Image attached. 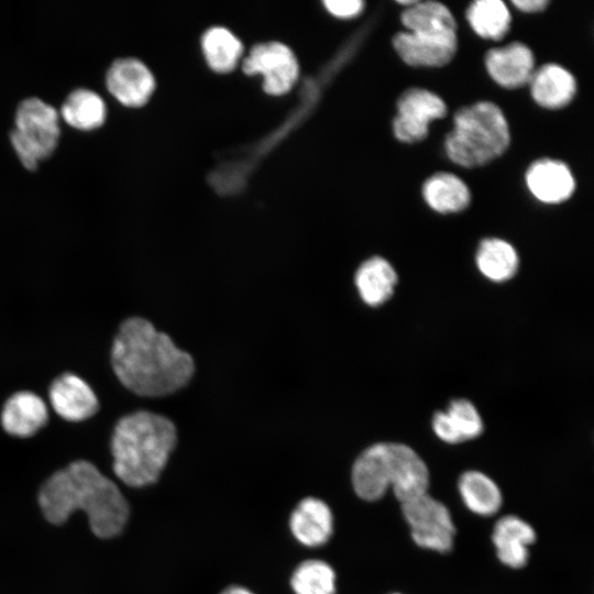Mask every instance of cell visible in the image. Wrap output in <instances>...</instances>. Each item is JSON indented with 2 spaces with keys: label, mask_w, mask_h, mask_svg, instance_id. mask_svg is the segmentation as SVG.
Masks as SVG:
<instances>
[{
  "label": "cell",
  "mask_w": 594,
  "mask_h": 594,
  "mask_svg": "<svg viewBox=\"0 0 594 594\" xmlns=\"http://www.w3.org/2000/svg\"><path fill=\"white\" fill-rule=\"evenodd\" d=\"M111 365L123 386L145 397L178 391L195 372L191 355L141 317L121 323L111 348Z\"/></svg>",
  "instance_id": "6da1fadb"
},
{
  "label": "cell",
  "mask_w": 594,
  "mask_h": 594,
  "mask_svg": "<svg viewBox=\"0 0 594 594\" xmlns=\"http://www.w3.org/2000/svg\"><path fill=\"white\" fill-rule=\"evenodd\" d=\"M38 505L53 525L64 524L76 510L85 512L91 531L102 539L120 535L130 513L116 483L86 460L53 473L40 488Z\"/></svg>",
  "instance_id": "7a4b0ae2"
},
{
  "label": "cell",
  "mask_w": 594,
  "mask_h": 594,
  "mask_svg": "<svg viewBox=\"0 0 594 594\" xmlns=\"http://www.w3.org/2000/svg\"><path fill=\"white\" fill-rule=\"evenodd\" d=\"M177 442L174 422L165 416L140 410L123 416L111 437L112 469L127 485L155 483Z\"/></svg>",
  "instance_id": "3957f363"
},
{
  "label": "cell",
  "mask_w": 594,
  "mask_h": 594,
  "mask_svg": "<svg viewBox=\"0 0 594 594\" xmlns=\"http://www.w3.org/2000/svg\"><path fill=\"white\" fill-rule=\"evenodd\" d=\"M355 494L369 502L382 498L392 487L402 503L428 493L429 471L424 460L408 446L378 442L355 460L352 473Z\"/></svg>",
  "instance_id": "277c9868"
},
{
  "label": "cell",
  "mask_w": 594,
  "mask_h": 594,
  "mask_svg": "<svg viewBox=\"0 0 594 594\" xmlns=\"http://www.w3.org/2000/svg\"><path fill=\"white\" fill-rule=\"evenodd\" d=\"M509 143V128L503 111L493 102L480 101L455 112L444 147L453 163L476 167L503 155Z\"/></svg>",
  "instance_id": "5b68a950"
},
{
  "label": "cell",
  "mask_w": 594,
  "mask_h": 594,
  "mask_svg": "<svg viewBox=\"0 0 594 594\" xmlns=\"http://www.w3.org/2000/svg\"><path fill=\"white\" fill-rule=\"evenodd\" d=\"M59 133V113L54 106L38 97H28L19 103L10 141L26 168L34 169L52 154Z\"/></svg>",
  "instance_id": "8992f818"
},
{
  "label": "cell",
  "mask_w": 594,
  "mask_h": 594,
  "mask_svg": "<svg viewBox=\"0 0 594 594\" xmlns=\"http://www.w3.org/2000/svg\"><path fill=\"white\" fill-rule=\"evenodd\" d=\"M402 512L418 547L440 553L452 550L455 527L444 504L425 493L402 503Z\"/></svg>",
  "instance_id": "52a82bcc"
},
{
  "label": "cell",
  "mask_w": 594,
  "mask_h": 594,
  "mask_svg": "<svg viewBox=\"0 0 594 594\" xmlns=\"http://www.w3.org/2000/svg\"><path fill=\"white\" fill-rule=\"evenodd\" d=\"M398 56L409 66L441 67L457 53V30L441 26H416L393 37Z\"/></svg>",
  "instance_id": "ba28073f"
},
{
  "label": "cell",
  "mask_w": 594,
  "mask_h": 594,
  "mask_svg": "<svg viewBox=\"0 0 594 594\" xmlns=\"http://www.w3.org/2000/svg\"><path fill=\"white\" fill-rule=\"evenodd\" d=\"M397 113L393 120V131L397 140L415 143L424 140L431 121L441 119L447 113L444 101L436 94L410 88L397 101Z\"/></svg>",
  "instance_id": "9c48e42d"
},
{
  "label": "cell",
  "mask_w": 594,
  "mask_h": 594,
  "mask_svg": "<svg viewBox=\"0 0 594 594\" xmlns=\"http://www.w3.org/2000/svg\"><path fill=\"white\" fill-rule=\"evenodd\" d=\"M243 70L249 75L261 74L263 88L271 95L287 92L298 77L294 53L278 42L255 45L243 61Z\"/></svg>",
  "instance_id": "30bf717a"
},
{
  "label": "cell",
  "mask_w": 594,
  "mask_h": 594,
  "mask_svg": "<svg viewBox=\"0 0 594 594\" xmlns=\"http://www.w3.org/2000/svg\"><path fill=\"white\" fill-rule=\"evenodd\" d=\"M106 86L121 103L138 107L144 105L152 96L155 79L142 61L135 57H121L109 66Z\"/></svg>",
  "instance_id": "8fae6325"
},
{
  "label": "cell",
  "mask_w": 594,
  "mask_h": 594,
  "mask_svg": "<svg viewBox=\"0 0 594 594\" xmlns=\"http://www.w3.org/2000/svg\"><path fill=\"white\" fill-rule=\"evenodd\" d=\"M50 402L57 415L68 421H82L99 409L98 398L81 377L64 373L50 386Z\"/></svg>",
  "instance_id": "7c38bea8"
},
{
  "label": "cell",
  "mask_w": 594,
  "mask_h": 594,
  "mask_svg": "<svg viewBox=\"0 0 594 594\" xmlns=\"http://www.w3.org/2000/svg\"><path fill=\"white\" fill-rule=\"evenodd\" d=\"M485 66L491 78L504 88L515 89L529 84L535 72L531 50L520 42L490 50Z\"/></svg>",
  "instance_id": "4fadbf2b"
},
{
  "label": "cell",
  "mask_w": 594,
  "mask_h": 594,
  "mask_svg": "<svg viewBox=\"0 0 594 594\" xmlns=\"http://www.w3.org/2000/svg\"><path fill=\"white\" fill-rule=\"evenodd\" d=\"M536 538L532 526L515 515L499 518L492 534L498 560L512 569H520L527 564L528 547L536 541Z\"/></svg>",
  "instance_id": "5bb4252c"
},
{
  "label": "cell",
  "mask_w": 594,
  "mask_h": 594,
  "mask_svg": "<svg viewBox=\"0 0 594 594\" xmlns=\"http://www.w3.org/2000/svg\"><path fill=\"white\" fill-rule=\"evenodd\" d=\"M527 187L544 204H559L571 197L575 182L570 168L558 160L541 158L526 173Z\"/></svg>",
  "instance_id": "9a60e30c"
},
{
  "label": "cell",
  "mask_w": 594,
  "mask_h": 594,
  "mask_svg": "<svg viewBox=\"0 0 594 594\" xmlns=\"http://www.w3.org/2000/svg\"><path fill=\"white\" fill-rule=\"evenodd\" d=\"M48 420L45 402L36 394L21 391L11 395L1 411V425L13 437L29 438Z\"/></svg>",
  "instance_id": "2e32d148"
},
{
  "label": "cell",
  "mask_w": 594,
  "mask_h": 594,
  "mask_svg": "<svg viewBox=\"0 0 594 594\" xmlns=\"http://www.w3.org/2000/svg\"><path fill=\"white\" fill-rule=\"evenodd\" d=\"M290 530L305 546L316 547L326 543L332 535L333 517L331 509L315 497L302 499L290 516Z\"/></svg>",
  "instance_id": "e0dca14e"
},
{
  "label": "cell",
  "mask_w": 594,
  "mask_h": 594,
  "mask_svg": "<svg viewBox=\"0 0 594 594\" xmlns=\"http://www.w3.org/2000/svg\"><path fill=\"white\" fill-rule=\"evenodd\" d=\"M432 428L439 439L455 444L477 438L483 431V422L475 406L461 398L452 400L448 411L433 415Z\"/></svg>",
  "instance_id": "ac0fdd59"
},
{
  "label": "cell",
  "mask_w": 594,
  "mask_h": 594,
  "mask_svg": "<svg viewBox=\"0 0 594 594\" xmlns=\"http://www.w3.org/2000/svg\"><path fill=\"white\" fill-rule=\"evenodd\" d=\"M529 84L534 100L547 109L566 106L576 92L573 75L557 64H546L535 70Z\"/></svg>",
  "instance_id": "d6986e66"
},
{
  "label": "cell",
  "mask_w": 594,
  "mask_h": 594,
  "mask_svg": "<svg viewBox=\"0 0 594 594\" xmlns=\"http://www.w3.org/2000/svg\"><path fill=\"white\" fill-rule=\"evenodd\" d=\"M397 274L393 266L381 256L363 262L355 273V286L362 300L369 306L384 304L394 293Z\"/></svg>",
  "instance_id": "ffe728a7"
},
{
  "label": "cell",
  "mask_w": 594,
  "mask_h": 594,
  "mask_svg": "<svg viewBox=\"0 0 594 594\" xmlns=\"http://www.w3.org/2000/svg\"><path fill=\"white\" fill-rule=\"evenodd\" d=\"M422 196L431 209L440 213L459 212L471 201L466 184L451 173H437L422 186Z\"/></svg>",
  "instance_id": "44dd1931"
},
{
  "label": "cell",
  "mask_w": 594,
  "mask_h": 594,
  "mask_svg": "<svg viewBox=\"0 0 594 594\" xmlns=\"http://www.w3.org/2000/svg\"><path fill=\"white\" fill-rule=\"evenodd\" d=\"M458 490L466 508L480 516L496 514L503 504L498 485L480 471L472 470L461 474Z\"/></svg>",
  "instance_id": "7402d4cb"
},
{
  "label": "cell",
  "mask_w": 594,
  "mask_h": 594,
  "mask_svg": "<svg viewBox=\"0 0 594 594\" xmlns=\"http://www.w3.org/2000/svg\"><path fill=\"white\" fill-rule=\"evenodd\" d=\"M61 116L69 125L79 130H92L100 127L107 116L103 98L92 89L72 90L61 106Z\"/></svg>",
  "instance_id": "603a6c76"
},
{
  "label": "cell",
  "mask_w": 594,
  "mask_h": 594,
  "mask_svg": "<svg viewBox=\"0 0 594 594\" xmlns=\"http://www.w3.org/2000/svg\"><path fill=\"white\" fill-rule=\"evenodd\" d=\"M480 272L494 282L512 278L518 268V255L512 244L497 238L484 239L476 252Z\"/></svg>",
  "instance_id": "cb8c5ba5"
},
{
  "label": "cell",
  "mask_w": 594,
  "mask_h": 594,
  "mask_svg": "<svg viewBox=\"0 0 594 594\" xmlns=\"http://www.w3.org/2000/svg\"><path fill=\"white\" fill-rule=\"evenodd\" d=\"M466 19L481 37L499 41L507 34L512 16L502 0H476L468 8Z\"/></svg>",
  "instance_id": "d4e9b609"
},
{
  "label": "cell",
  "mask_w": 594,
  "mask_h": 594,
  "mask_svg": "<svg viewBox=\"0 0 594 594\" xmlns=\"http://www.w3.org/2000/svg\"><path fill=\"white\" fill-rule=\"evenodd\" d=\"M202 52L209 66L220 73L232 70L242 55V44L228 29L215 26L202 36Z\"/></svg>",
  "instance_id": "484cf974"
},
{
  "label": "cell",
  "mask_w": 594,
  "mask_h": 594,
  "mask_svg": "<svg viewBox=\"0 0 594 594\" xmlns=\"http://www.w3.org/2000/svg\"><path fill=\"white\" fill-rule=\"evenodd\" d=\"M296 594H334L336 574L323 561L309 560L297 566L292 580Z\"/></svg>",
  "instance_id": "4316f807"
},
{
  "label": "cell",
  "mask_w": 594,
  "mask_h": 594,
  "mask_svg": "<svg viewBox=\"0 0 594 594\" xmlns=\"http://www.w3.org/2000/svg\"><path fill=\"white\" fill-rule=\"evenodd\" d=\"M323 3L330 13L339 18L355 16L364 7L361 0H327Z\"/></svg>",
  "instance_id": "83f0119b"
},
{
  "label": "cell",
  "mask_w": 594,
  "mask_h": 594,
  "mask_svg": "<svg viewBox=\"0 0 594 594\" xmlns=\"http://www.w3.org/2000/svg\"><path fill=\"white\" fill-rule=\"evenodd\" d=\"M512 3L520 11L526 13H536L546 9L548 0H514Z\"/></svg>",
  "instance_id": "f1b7e54d"
},
{
  "label": "cell",
  "mask_w": 594,
  "mask_h": 594,
  "mask_svg": "<svg viewBox=\"0 0 594 594\" xmlns=\"http://www.w3.org/2000/svg\"><path fill=\"white\" fill-rule=\"evenodd\" d=\"M221 594H253V593L241 586H230L226 588Z\"/></svg>",
  "instance_id": "f546056e"
},
{
  "label": "cell",
  "mask_w": 594,
  "mask_h": 594,
  "mask_svg": "<svg viewBox=\"0 0 594 594\" xmlns=\"http://www.w3.org/2000/svg\"><path fill=\"white\" fill-rule=\"evenodd\" d=\"M418 0H397L396 2L400 6H404L405 8L411 7L415 4Z\"/></svg>",
  "instance_id": "4dcf8cb0"
},
{
  "label": "cell",
  "mask_w": 594,
  "mask_h": 594,
  "mask_svg": "<svg viewBox=\"0 0 594 594\" xmlns=\"http://www.w3.org/2000/svg\"><path fill=\"white\" fill-rule=\"evenodd\" d=\"M394 594H399V593H394Z\"/></svg>",
  "instance_id": "1f68e13d"
}]
</instances>
